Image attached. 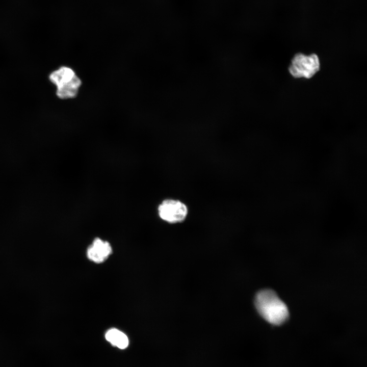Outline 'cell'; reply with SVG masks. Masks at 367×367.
<instances>
[{"label":"cell","instance_id":"1","mask_svg":"<svg viewBox=\"0 0 367 367\" xmlns=\"http://www.w3.org/2000/svg\"><path fill=\"white\" fill-rule=\"evenodd\" d=\"M254 303L260 315L272 325H280L289 318V312L286 304L271 290L258 292L255 297Z\"/></svg>","mask_w":367,"mask_h":367},{"label":"cell","instance_id":"2","mask_svg":"<svg viewBox=\"0 0 367 367\" xmlns=\"http://www.w3.org/2000/svg\"><path fill=\"white\" fill-rule=\"evenodd\" d=\"M49 80L56 86V95L62 99L74 98L82 85L81 79L69 67L63 66L51 72Z\"/></svg>","mask_w":367,"mask_h":367},{"label":"cell","instance_id":"3","mask_svg":"<svg viewBox=\"0 0 367 367\" xmlns=\"http://www.w3.org/2000/svg\"><path fill=\"white\" fill-rule=\"evenodd\" d=\"M320 69V62L318 55L312 53L305 55L297 53L292 58L288 70L294 78L309 79Z\"/></svg>","mask_w":367,"mask_h":367},{"label":"cell","instance_id":"4","mask_svg":"<svg viewBox=\"0 0 367 367\" xmlns=\"http://www.w3.org/2000/svg\"><path fill=\"white\" fill-rule=\"evenodd\" d=\"M159 216L163 220L176 223L185 220L188 214L187 206L178 200L166 199L159 205Z\"/></svg>","mask_w":367,"mask_h":367},{"label":"cell","instance_id":"5","mask_svg":"<svg viewBox=\"0 0 367 367\" xmlns=\"http://www.w3.org/2000/svg\"><path fill=\"white\" fill-rule=\"evenodd\" d=\"M112 251V247L108 242L97 238L88 247L87 255L91 261L101 263L107 259Z\"/></svg>","mask_w":367,"mask_h":367},{"label":"cell","instance_id":"6","mask_svg":"<svg viewBox=\"0 0 367 367\" xmlns=\"http://www.w3.org/2000/svg\"><path fill=\"white\" fill-rule=\"evenodd\" d=\"M107 340L113 346L120 349H124L128 345L127 336L122 331L116 328H112L107 331L105 334Z\"/></svg>","mask_w":367,"mask_h":367}]
</instances>
